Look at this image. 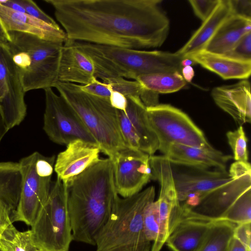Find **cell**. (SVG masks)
<instances>
[{"label": "cell", "mask_w": 251, "mask_h": 251, "mask_svg": "<svg viewBox=\"0 0 251 251\" xmlns=\"http://www.w3.org/2000/svg\"><path fill=\"white\" fill-rule=\"evenodd\" d=\"M69 40L139 50L160 47L170 22L160 0H44Z\"/></svg>", "instance_id": "6da1fadb"}, {"label": "cell", "mask_w": 251, "mask_h": 251, "mask_svg": "<svg viewBox=\"0 0 251 251\" xmlns=\"http://www.w3.org/2000/svg\"><path fill=\"white\" fill-rule=\"evenodd\" d=\"M66 186L73 240L95 246L118 195L111 159H100Z\"/></svg>", "instance_id": "7a4b0ae2"}, {"label": "cell", "mask_w": 251, "mask_h": 251, "mask_svg": "<svg viewBox=\"0 0 251 251\" xmlns=\"http://www.w3.org/2000/svg\"><path fill=\"white\" fill-rule=\"evenodd\" d=\"M75 46L92 61L95 76L101 80L136 78L141 75L181 73L184 57L175 53L145 51L75 41Z\"/></svg>", "instance_id": "3957f363"}, {"label": "cell", "mask_w": 251, "mask_h": 251, "mask_svg": "<svg viewBox=\"0 0 251 251\" xmlns=\"http://www.w3.org/2000/svg\"><path fill=\"white\" fill-rule=\"evenodd\" d=\"M154 198L153 186L127 198L117 195L108 220L95 237L96 251H151L143 215Z\"/></svg>", "instance_id": "277c9868"}, {"label": "cell", "mask_w": 251, "mask_h": 251, "mask_svg": "<svg viewBox=\"0 0 251 251\" xmlns=\"http://www.w3.org/2000/svg\"><path fill=\"white\" fill-rule=\"evenodd\" d=\"M6 45L19 72L25 92L52 88L58 82L65 42L19 31H7Z\"/></svg>", "instance_id": "5b68a950"}, {"label": "cell", "mask_w": 251, "mask_h": 251, "mask_svg": "<svg viewBox=\"0 0 251 251\" xmlns=\"http://www.w3.org/2000/svg\"><path fill=\"white\" fill-rule=\"evenodd\" d=\"M77 114L100 151L112 159L127 148L122 135L117 109L109 99L85 92L79 84L58 81L53 86Z\"/></svg>", "instance_id": "8992f818"}, {"label": "cell", "mask_w": 251, "mask_h": 251, "mask_svg": "<svg viewBox=\"0 0 251 251\" xmlns=\"http://www.w3.org/2000/svg\"><path fill=\"white\" fill-rule=\"evenodd\" d=\"M33 240L41 251H68L73 240L66 185L57 177L32 226Z\"/></svg>", "instance_id": "52a82bcc"}, {"label": "cell", "mask_w": 251, "mask_h": 251, "mask_svg": "<svg viewBox=\"0 0 251 251\" xmlns=\"http://www.w3.org/2000/svg\"><path fill=\"white\" fill-rule=\"evenodd\" d=\"M54 163V156L47 157L38 152L20 160L21 191L17 208L11 217L12 223L22 222L32 226L48 200Z\"/></svg>", "instance_id": "ba28073f"}, {"label": "cell", "mask_w": 251, "mask_h": 251, "mask_svg": "<svg viewBox=\"0 0 251 251\" xmlns=\"http://www.w3.org/2000/svg\"><path fill=\"white\" fill-rule=\"evenodd\" d=\"M147 111L158 141V149L170 144L197 148L211 146L201 130L181 110L169 104H158L147 107Z\"/></svg>", "instance_id": "9c48e42d"}, {"label": "cell", "mask_w": 251, "mask_h": 251, "mask_svg": "<svg viewBox=\"0 0 251 251\" xmlns=\"http://www.w3.org/2000/svg\"><path fill=\"white\" fill-rule=\"evenodd\" d=\"M150 164L152 179L158 181L160 193L157 204L158 233L151 251H160L175 227L183 218V210L178 200L172 166L164 156L153 155Z\"/></svg>", "instance_id": "30bf717a"}, {"label": "cell", "mask_w": 251, "mask_h": 251, "mask_svg": "<svg viewBox=\"0 0 251 251\" xmlns=\"http://www.w3.org/2000/svg\"><path fill=\"white\" fill-rule=\"evenodd\" d=\"M44 91L45 110L43 129L49 138L54 143L62 145L67 146L76 140L98 145L67 101L61 96L55 94L51 88Z\"/></svg>", "instance_id": "8fae6325"}, {"label": "cell", "mask_w": 251, "mask_h": 251, "mask_svg": "<svg viewBox=\"0 0 251 251\" xmlns=\"http://www.w3.org/2000/svg\"><path fill=\"white\" fill-rule=\"evenodd\" d=\"M171 164L178 200L183 211L195 206L208 195L234 179L226 170Z\"/></svg>", "instance_id": "7c38bea8"}, {"label": "cell", "mask_w": 251, "mask_h": 251, "mask_svg": "<svg viewBox=\"0 0 251 251\" xmlns=\"http://www.w3.org/2000/svg\"><path fill=\"white\" fill-rule=\"evenodd\" d=\"M21 76L6 44L0 43V109L10 129L26 114Z\"/></svg>", "instance_id": "4fadbf2b"}, {"label": "cell", "mask_w": 251, "mask_h": 251, "mask_svg": "<svg viewBox=\"0 0 251 251\" xmlns=\"http://www.w3.org/2000/svg\"><path fill=\"white\" fill-rule=\"evenodd\" d=\"M150 156L140 150L126 148L111 159L118 195L122 198L132 196L140 192L151 179Z\"/></svg>", "instance_id": "5bb4252c"}, {"label": "cell", "mask_w": 251, "mask_h": 251, "mask_svg": "<svg viewBox=\"0 0 251 251\" xmlns=\"http://www.w3.org/2000/svg\"><path fill=\"white\" fill-rule=\"evenodd\" d=\"M250 189L251 174L234 178L208 195L195 206L183 211V219L211 222L221 220L237 199Z\"/></svg>", "instance_id": "9a60e30c"}, {"label": "cell", "mask_w": 251, "mask_h": 251, "mask_svg": "<svg viewBox=\"0 0 251 251\" xmlns=\"http://www.w3.org/2000/svg\"><path fill=\"white\" fill-rule=\"evenodd\" d=\"M100 152L97 144L81 140L71 142L57 156L54 166L57 177L67 185L98 162Z\"/></svg>", "instance_id": "2e32d148"}, {"label": "cell", "mask_w": 251, "mask_h": 251, "mask_svg": "<svg viewBox=\"0 0 251 251\" xmlns=\"http://www.w3.org/2000/svg\"><path fill=\"white\" fill-rule=\"evenodd\" d=\"M158 150L171 163L204 169L215 168L226 170L228 162L232 158L211 146L197 148L180 144H170Z\"/></svg>", "instance_id": "e0dca14e"}, {"label": "cell", "mask_w": 251, "mask_h": 251, "mask_svg": "<svg viewBox=\"0 0 251 251\" xmlns=\"http://www.w3.org/2000/svg\"><path fill=\"white\" fill-rule=\"evenodd\" d=\"M211 96L215 103L242 126L251 121V85L247 79L214 87Z\"/></svg>", "instance_id": "ac0fdd59"}, {"label": "cell", "mask_w": 251, "mask_h": 251, "mask_svg": "<svg viewBox=\"0 0 251 251\" xmlns=\"http://www.w3.org/2000/svg\"><path fill=\"white\" fill-rule=\"evenodd\" d=\"M95 77L91 59L75 46L74 41L67 39L62 50L58 81L86 85Z\"/></svg>", "instance_id": "d6986e66"}, {"label": "cell", "mask_w": 251, "mask_h": 251, "mask_svg": "<svg viewBox=\"0 0 251 251\" xmlns=\"http://www.w3.org/2000/svg\"><path fill=\"white\" fill-rule=\"evenodd\" d=\"M22 175L19 163L0 162V235L11 224L20 200Z\"/></svg>", "instance_id": "ffe728a7"}, {"label": "cell", "mask_w": 251, "mask_h": 251, "mask_svg": "<svg viewBox=\"0 0 251 251\" xmlns=\"http://www.w3.org/2000/svg\"><path fill=\"white\" fill-rule=\"evenodd\" d=\"M0 21L5 30L33 34L47 40L65 42L66 33L29 15L16 11L0 4Z\"/></svg>", "instance_id": "44dd1931"}, {"label": "cell", "mask_w": 251, "mask_h": 251, "mask_svg": "<svg viewBox=\"0 0 251 251\" xmlns=\"http://www.w3.org/2000/svg\"><path fill=\"white\" fill-rule=\"evenodd\" d=\"M214 222L183 218L165 243L172 251H200Z\"/></svg>", "instance_id": "7402d4cb"}, {"label": "cell", "mask_w": 251, "mask_h": 251, "mask_svg": "<svg viewBox=\"0 0 251 251\" xmlns=\"http://www.w3.org/2000/svg\"><path fill=\"white\" fill-rule=\"evenodd\" d=\"M231 15L229 0L219 4L186 44L175 53L184 57L203 50L221 25Z\"/></svg>", "instance_id": "603a6c76"}, {"label": "cell", "mask_w": 251, "mask_h": 251, "mask_svg": "<svg viewBox=\"0 0 251 251\" xmlns=\"http://www.w3.org/2000/svg\"><path fill=\"white\" fill-rule=\"evenodd\" d=\"M196 64L212 72L224 79H247L251 73V61H244L204 50L188 57Z\"/></svg>", "instance_id": "cb8c5ba5"}, {"label": "cell", "mask_w": 251, "mask_h": 251, "mask_svg": "<svg viewBox=\"0 0 251 251\" xmlns=\"http://www.w3.org/2000/svg\"><path fill=\"white\" fill-rule=\"evenodd\" d=\"M251 20L230 15L219 26L203 50L224 55L251 32Z\"/></svg>", "instance_id": "d4e9b609"}, {"label": "cell", "mask_w": 251, "mask_h": 251, "mask_svg": "<svg viewBox=\"0 0 251 251\" xmlns=\"http://www.w3.org/2000/svg\"><path fill=\"white\" fill-rule=\"evenodd\" d=\"M127 101L126 114L135 132L140 143V151L150 156L158 150L157 137L150 125L147 107L140 98L126 97Z\"/></svg>", "instance_id": "484cf974"}, {"label": "cell", "mask_w": 251, "mask_h": 251, "mask_svg": "<svg viewBox=\"0 0 251 251\" xmlns=\"http://www.w3.org/2000/svg\"><path fill=\"white\" fill-rule=\"evenodd\" d=\"M136 80L144 88L158 94L176 92L186 84L181 74L178 72L141 75Z\"/></svg>", "instance_id": "4316f807"}, {"label": "cell", "mask_w": 251, "mask_h": 251, "mask_svg": "<svg viewBox=\"0 0 251 251\" xmlns=\"http://www.w3.org/2000/svg\"><path fill=\"white\" fill-rule=\"evenodd\" d=\"M237 225L225 220L214 221L200 251H227Z\"/></svg>", "instance_id": "83f0119b"}, {"label": "cell", "mask_w": 251, "mask_h": 251, "mask_svg": "<svg viewBox=\"0 0 251 251\" xmlns=\"http://www.w3.org/2000/svg\"><path fill=\"white\" fill-rule=\"evenodd\" d=\"M0 245L4 251H41L35 244L30 229L20 231L13 224L0 235Z\"/></svg>", "instance_id": "f1b7e54d"}, {"label": "cell", "mask_w": 251, "mask_h": 251, "mask_svg": "<svg viewBox=\"0 0 251 251\" xmlns=\"http://www.w3.org/2000/svg\"><path fill=\"white\" fill-rule=\"evenodd\" d=\"M221 220L237 225L251 222V189L237 199Z\"/></svg>", "instance_id": "f546056e"}, {"label": "cell", "mask_w": 251, "mask_h": 251, "mask_svg": "<svg viewBox=\"0 0 251 251\" xmlns=\"http://www.w3.org/2000/svg\"><path fill=\"white\" fill-rule=\"evenodd\" d=\"M228 144L231 148L235 161L248 162V138L242 126L226 133Z\"/></svg>", "instance_id": "4dcf8cb0"}, {"label": "cell", "mask_w": 251, "mask_h": 251, "mask_svg": "<svg viewBox=\"0 0 251 251\" xmlns=\"http://www.w3.org/2000/svg\"><path fill=\"white\" fill-rule=\"evenodd\" d=\"M102 81L108 85L111 91L118 92L126 97L140 96L143 87L136 80H128L124 78H110Z\"/></svg>", "instance_id": "1f68e13d"}, {"label": "cell", "mask_w": 251, "mask_h": 251, "mask_svg": "<svg viewBox=\"0 0 251 251\" xmlns=\"http://www.w3.org/2000/svg\"><path fill=\"white\" fill-rule=\"evenodd\" d=\"M143 225L147 238L154 242L158 233V219L156 201H153L146 208L143 215Z\"/></svg>", "instance_id": "d6a6232c"}, {"label": "cell", "mask_w": 251, "mask_h": 251, "mask_svg": "<svg viewBox=\"0 0 251 251\" xmlns=\"http://www.w3.org/2000/svg\"><path fill=\"white\" fill-rule=\"evenodd\" d=\"M224 55L238 60L251 61V32L245 34L230 51Z\"/></svg>", "instance_id": "836d02e7"}, {"label": "cell", "mask_w": 251, "mask_h": 251, "mask_svg": "<svg viewBox=\"0 0 251 251\" xmlns=\"http://www.w3.org/2000/svg\"><path fill=\"white\" fill-rule=\"evenodd\" d=\"M18 1L26 14L51 26L60 27L55 21L42 10L33 0H18Z\"/></svg>", "instance_id": "e575fe53"}, {"label": "cell", "mask_w": 251, "mask_h": 251, "mask_svg": "<svg viewBox=\"0 0 251 251\" xmlns=\"http://www.w3.org/2000/svg\"><path fill=\"white\" fill-rule=\"evenodd\" d=\"M220 0H190L189 2L196 15L202 22L218 5Z\"/></svg>", "instance_id": "d590c367"}, {"label": "cell", "mask_w": 251, "mask_h": 251, "mask_svg": "<svg viewBox=\"0 0 251 251\" xmlns=\"http://www.w3.org/2000/svg\"><path fill=\"white\" fill-rule=\"evenodd\" d=\"M82 90L93 96L109 99L111 90L108 85L95 77L89 84L79 85Z\"/></svg>", "instance_id": "8d00e7d4"}, {"label": "cell", "mask_w": 251, "mask_h": 251, "mask_svg": "<svg viewBox=\"0 0 251 251\" xmlns=\"http://www.w3.org/2000/svg\"><path fill=\"white\" fill-rule=\"evenodd\" d=\"M231 15L251 20V0H229Z\"/></svg>", "instance_id": "74e56055"}, {"label": "cell", "mask_w": 251, "mask_h": 251, "mask_svg": "<svg viewBox=\"0 0 251 251\" xmlns=\"http://www.w3.org/2000/svg\"><path fill=\"white\" fill-rule=\"evenodd\" d=\"M251 222L237 225L233 236L238 239L247 248L251 251Z\"/></svg>", "instance_id": "f35d334b"}, {"label": "cell", "mask_w": 251, "mask_h": 251, "mask_svg": "<svg viewBox=\"0 0 251 251\" xmlns=\"http://www.w3.org/2000/svg\"><path fill=\"white\" fill-rule=\"evenodd\" d=\"M228 173L233 178L251 174V165L249 162L235 161L231 165Z\"/></svg>", "instance_id": "ab89813d"}, {"label": "cell", "mask_w": 251, "mask_h": 251, "mask_svg": "<svg viewBox=\"0 0 251 251\" xmlns=\"http://www.w3.org/2000/svg\"><path fill=\"white\" fill-rule=\"evenodd\" d=\"M109 101L114 108L126 112L127 101L124 95L118 92L111 91Z\"/></svg>", "instance_id": "60d3db41"}, {"label": "cell", "mask_w": 251, "mask_h": 251, "mask_svg": "<svg viewBox=\"0 0 251 251\" xmlns=\"http://www.w3.org/2000/svg\"><path fill=\"white\" fill-rule=\"evenodd\" d=\"M0 4L16 11L25 13V10L18 0H0Z\"/></svg>", "instance_id": "b9f144b4"}, {"label": "cell", "mask_w": 251, "mask_h": 251, "mask_svg": "<svg viewBox=\"0 0 251 251\" xmlns=\"http://www.w3.org/2000/svg\"><path fill=\"white\" fill-rule=\"evenodd\" d=\"M227 251H248L246 247L236 238L232 237Z\"/></svg>", "instance_id": "7bdbcfd3"}, {"label": "cell", "mask_w": 251, "mask_h": 251, "mask_svg": "<svg viewBox=\"0 0 251 251\" xmlns=\"http://www.w3.org/2000/svg\"><path fill=\"white\" fill-rule=\"evenodd\" d=\"M181 73L186 82H191L195 74L194 69L191 66L183 67Z\"/></svg>", "instance_id": "ee69618b"}, {"label": "cell", "mask_w": 251, "mask_h": 251, "mask_svg": "<svg viewBox=\"0 0 251 251\" xmlns=\"http://www.w3.org/2000/svg\"><path fill=\"white\" fill-rule=\"evenodd\" d=\"M9 129L0 109V142Z\"/></svg>", "instance_id": "f6af8a7d"}, {"label": "cell", "mask_w": 251, "mask_h": 251, "mask_svg": "<svg viewBox=\"0 0 251 251\" xmlns=\"http://www.w3.org/2000/svg\"><path fill=\"white\" fill-rule=\"evenodd\" d=\"M8 40L7 33L0 21V43L6 44Z\"/></svg>", "instance_id": "bcb514c9"}, {"label": "cell", "mask_w": 251, "mask_h": 251, "mask_svg": "<svg viewBox=\"0 0 251 251\" xmlns=\"http://www.w3.org/2000/svg\"><path fill=\"white\" fill-rule=\"evenodd\" d=\"M0 251H4V250L2 249L1 246L0 245Z\"/></svg>", "instance_id": "7dc6e473"}]
</instances>
